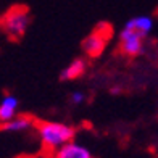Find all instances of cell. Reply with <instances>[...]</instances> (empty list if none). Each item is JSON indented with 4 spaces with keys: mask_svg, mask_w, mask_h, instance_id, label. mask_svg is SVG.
<instances>
[{
    "mask_svg": "<svg viewBox=\"0 0 158 158\" xmlns=\"http://www.w3.org/2000/svg\"><path fill=\"white\" fill-rule=\"evenodd\" d=\"M85 100V95L82 94V92H79V90H76V92H71V95H69V102L73 103V105H81L82 102Z\"/></svg>",
    "mask_w": 158,
    "mask_h": 158,
    "instance_id": "9c48e42d",
    "label": "cell"
},
{
    "mask_svg": "<svg viewBox=\"0 0 158 158\" xmlns=\"http://www.w3.org/2000/svg\"><path fill=\"white\" fill-rule=\"evenodd\" d=\"M18 116V98L11 94H6L0 102V124H5Z\"/></svg>",
    "mask_w": 158,
    "mask_h": 158,
    "instance_id": "8992f818",
    "label": "cell"
},
{
    "mask_svg": "<svg viewBox=\"0 0 158 158\" xmlns=\"http://www.w3.org/2000/svg\"><path fill=\"white\" fill-rule=\"evenodd\" d=\"M2 127L8 132H23V131H27V129L32 127V119L29 116H21V114H18L16 118H13L11 121L5 123Z\"/></svg>",
    "mask_w": 158,
    "mask_h": 158,
    "instance_id": "ba28073f",
    "label": "cell"
},
{
    "mask_svg": "<svg viewBox=\"0 0 158 158\" xmlns=\"http://www.w3.org/2000/svg\"><path fill=\"white\" fill-rule=\"evenodd\" d=\"M85 68H87V63H85L84 58H81V56L74 58L61 69L60 79L61 81H73V79H77L79 76H82L85 73Z\"/></svg>",
    "mask_w": 158,
    "mask_h": 158,
    "instance_id": "52a82bcc",
    "label": "cell"
},
{
    "mask_svg": "<svg viewBox=\"0 0 158 158\" xmlns=\"http://www.w3.org/2000/svg\"><path fill=\"white\" fill-rule=\"evenodd\" d=\"M37 135L48 150H60L74 139V127L60 121H42L37 124Z\"/></svg>",
    "mask_w": 158,
    "mask_h": 158,
    "instance_id": "7a4b0ae2",
    "label": "cell"
},
{
    "mask_svg": "<svg viewBox=\"0 0 158 158\" xmlns=\"http://www.w3.org/2000/svg\"><path fill=\"white\" fill-rule=\"evenodd\" d=\"M29 26V11L24 6H11L0 19V27L11 39L23 37Z\"/></svg>",
    "mask_w": 158,
    "mask_h": 158,
    "instance_id": "3957f363",
    "label": "cell"
},
{
    "mask_svg": "<svg viewBox=\"0 0 158 158\" xmlns=\"http://www.w3.org/2000/svg\"><path fill=\"white\" fill-rule=\"evenodd\" d=\"M55 158H94L87 147L81 145L77 142H69L64 147L55 152Z\"/></svg>",
    "mask_w": 158,
    "mask_h": 158,
    "instance_id": "5b68a950",
    "label": "cell"
},
{
    "mask_svg": "<svg viewBox=\"0 0 158 158\" xmlns=\"http://www.w3.org/2000/svg\"><path fill=\"white\" fill-rule=\"evenodd\" d=\"M111 34V27L105 23L97 24L94 32H90L87 37L82 40V52L89 56V58H97L103 53V50L108 44V37Z\"/></svg>",
    "mask_w": 158,
    "mask_h": 158,
    "instance_id": "277c9868",
    "label": "cell"
},
{
    "mask_svg": "<svg viewBox=\"0 0 158 158\" xmlns=\"http://www.w3.org/2000/svg\"><path fill=\"white\" fill-rule=\"evenodd\" d=\"M153 29V19L148 15L134 16L119 32V48L126 56H137L143 48V39Z\"/></svg>",
    "mask_w": 158,
    "mask_h": 158,
    "instance_id": "6da1fadb",
    "label": "cell"
}]
</instances>
